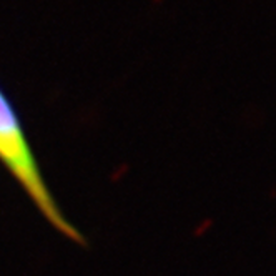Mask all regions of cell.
<instances>
[{
  "label": "cell",
  "instance_id": "obj_1",
  "mask_svg": "<svg viewBox=\"0 0 276 276\" xmlns=\"http://www.w3.org/2000/svg\"><path fill=\"white\" fill-rule=\"evenodd\" d=\"M0 165L8 172L44 220L55 232L76 244H85L84 234L65 216L50 192L35 153L12 104L0 90Z\"/></svg>",
  "mask_w": 276,
  "mask_h": 276
}]
</instances>
